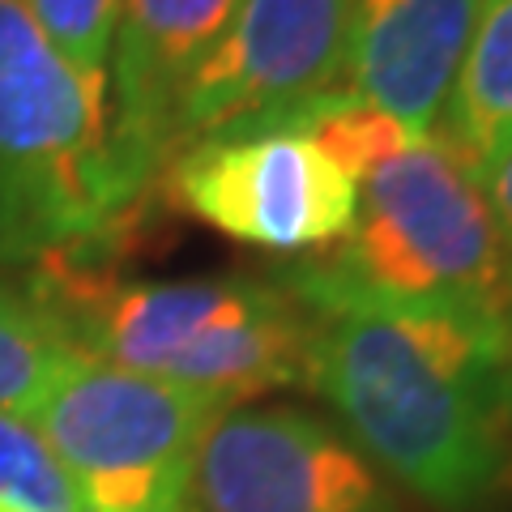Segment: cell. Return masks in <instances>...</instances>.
I'll return each instance as SVG.
<instances>
[{"label": "cell", "instance_id": "obj_1", "mask_svg": "<svg viewBox=\"0 0 512 512\" xmlns=\"http://www.w3.org/2000/svg\"><path fill=\"white\" fill-rule=\"evenodd\" d=\"M316 320L308 389L346 440L436 512H491L512 483L504 325L286 274Z\"/></svg>", "mask_w": 512, "mask_h": 512}, {"label": "cell", "instance_id": "obj_2", "mask_svg": "<svg viewBox=\"0 0 512 512\" xmlns=\"http://www.w3.org/2000/svg\"><path fill=\"white\" fill-rule=\"evenodd\" d=\"M146 192L111 137L107 86L86 82L0 0V261H52Z\"/></svg>", "mask_w": 512, "mask_h": 512}, {"label": "cell", "instance_id": "obj_3", "mask_svg": "<svg viewBox=\"0 0 512 512\" xmlns=\"http://www.w3.org/2000/svg\"><path fill=\"white\" fill-rule=\"evenodd\" d=\"M355 188L350 231L316 248V256L291 274L504 325L512 303V252L474 171L440 137H414Z\"/></svg>", "mask_w": 512, "mask_h": 512}, {"label": "cell", "instance_id": "obj_4", "mask_svg": "<svg viewBox=\"0 0 512 512\" xmlns=\"http://www.w3.org/2000/svg\"><path fill=\"white\" fill-rule=\"evenodd\" d=\"M227 410L214 393L77 355L30 423L90 512H188L192 466Z\"/></svg>", "mask_w": 512, "mask_h": 512}, {"label": "cell", "instance_id": "obj_5", "mask_svg": "<svg viewBox=\"0 0 512 512\" xmlns=\"http://www.w3.org/2000/svg\"><path fill=\"white\" fill-rule=\"evenodd\" d=\"M355 0H239L175 103L171 158L201 141L269 133L342 90Z\"/></svg>", "mask_w": 512, "mask_h": 512}, {"label": "cell", "instance_id": "obj_6", "mask_svg": "<svg viewBox=\"0 0 512 512\" xmlns=\"http://www.w3.org/2000/svg\"><path fill=\"white\" fill-rule=\"evenodd\" d=\"M163 171L175 205L192 218L269 252H303L342 239L359 201L355 180L291 128L201 141Z\"/></svg>", "mask_w": 512, "mask_h": 512}, {"label": "cell", "instance_id": "obj_7", "mask_svg": "<svg viewBox=\"0 0 512 512\" xmlns=\"http://www.w3.org/2000/svg\"><path fill=\"white\" fill-rule=\"evenodd\" d=\"M188 512H397L346 431L295 406H235L192 466Z\"/></svg>", "mask_w": 512, "mask_h": 512}, {"label": "cell", "instance_id": "obj_8", "mask_svg": "<svg viewBox=\"0 0 512 512\" xmlns=\"http://www.w3.org/2000/svg\"><path fill=\"white\" fill-rule=\"evenodd\" d=\"M239 0H124L107 69L111 137L146 188L171 154L175 103Z\"/></svg>", "mask_w": 512, "mask_h": 512}, {"label": "cell", "instance_id": "obj_9", "mask_svg": "<svg viewBox=\"0 0 512 512\" xmlns=\"http://www.w3.org/2000/svg\"><path fill=\"white\" fill-rule=\"evenodd\" d=\"M483 0H355L342 90L414 133L440 124Z\"/></svg>", "mask_w": 512, "mask_h": 512}, {"label": "cell", "instance_id": "obj_10", "mask_svg": "<svg viewBox=\"0 0 512 512\" xmlns=\"http://www.w3.org/2000/svg\"><path fill=\"white\" fill-rule=\"evenodd\" d=\"M470 171L512 137V0H483L440 124L431 128Z\"/></svg>", "mask_w": 512, "mask_h": 512}, {"label": "cell", "instance_id": "obj_11", "mask_svg": "<svg viewBox=\"0 0 512 512\" xmlns=\"http://www.w3.org/2000/svg\"><path fill=\"white\" fill-rule=\"evenodd\" d=\"M77 355L86 350L35 295H13L0 286V410L30 419Z\"/></svg>", "mask_w": 512, "mask_h": 512}, {"label": "cell", "instance_id": "obj_12", "mask_svg": "<svg viewBox=\"0 0 512 512\" xmlns=\"http://www.w3.org/2000/svg\"><path fill=\"white\" fill-rule=\"evenodd\" d=\"M0 512H90L43 431L0 410Z\"/></svg>", "mask_w": 512, "mask_h": 512}, {"label": "cell", "instance_id": "obj_13", "mask_svg": "<svg viewBox=\"0 0 512 512\" xmlns=\"http://www.w3.org/2000/svg\"><path fill=\"white\" fill-rule=\"evenodd\" d=\"M22 5L69 69H77L94 86H107L111 43H116L124 0H22Z\"/></svg>", "mask_w": 512, "mask_h": 512}, {"label": "cell", "instance_id": "obj_14", "mask_svg": "<svg viewBox=\"0 0 512 512\" xmlns=\"http://www.w3.org/2000/svg\"><path fill=\"white\" fill-rule=\"evenodd\" d=\"M474 180H478V188H483L495 227H500L504 244L512 252V137L483 158V167L474 171Z\"/></svg>", "mask_w": 512, "mask_h": 512}, {"label": "cell", "instance_id": "obj_15", "mask_svg": "<svg viewBox=\"0 0 512 512\" xmlns=\"http://www.w3.org/2000/svg\"><path fill=\"white\" fill-rule=\"evenodd\" d=\"M504 402H508V414H512V303L504 312Z\"/></svg>", "mask_w": 512, "mask_h": 512}]
</instances>
